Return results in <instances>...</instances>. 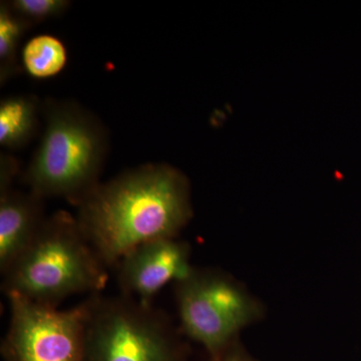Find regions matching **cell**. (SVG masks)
Returning a JSON list of instances; mask_svg holds the SVG:
<instances>
[{
  "mask_svg": "<svg viewBox=\"0 0 361 361\" xmlns=\"http://www.w3.org/2000/svg\"><path fill=\"white\" fill-rule=\"evenodd\" d=\"M192 215L186 176L169 164L151 163L102 182L78 207L75 218L111 269L142 244L177 237Z\"/></svg>",
  "mask_w": 361,
  "mask_h": 361,
  "instance_id": "6da1fadb",
  "label": "cell"
},
{
  "mask_svg": "<svg viewBox=\"0 0 361 361\" xmlns=\"http://www.w3.org/2000/svg\"><path fill=\"white\" fill-rule=\"evenodd\" d=\"M44 130L21 180L42 199L80 205L101 184L110 149L108 130L99 116L70 99L42 102Z\"/></svg>",
  "mask_w": 361,
  "mask_h": 361,
  "instance_id": "7a4b0ae2",
  "label": "cell"
},
{
  "mask_svg": "<svg viewBox=\"0 0 361 361\" xmlns=\"http://www.w3.org/2000/svg\"><path fill=\"white\" fill-rule=\"evenodd\" d=\"M109 268L94 250L75 216L59 210L47 216L32 243L6 273L2 292L59 307L68 297L101 294Z\"/></svg>",
  "mask_w": 361,
  "mask_h": 361,
  "instance_id": "3957f363",
  "label": "cell"
},
{
  "mask_svg": "<svg viewBox=\"0 0 361 361\" xmlns=\"http://www.w3.org/2000/svg\"><path fill=\"white\" fill-rule=\"evenodd\" d=\"M87 361H180L172 325L163 312L123 295H90Z\"/></svg>",
  "mask_w": 361,
  "mask_h": 361,
  "instance_id": "277c9868",
  "label": "cell"
},
{
  "mask_svg": "<svg viewBox=\"0 0 361 361\" xmlns=\"http://www.w3.org/2000/svg\"><path fill=\"white\" fill-rule=\"evenodd\" d=\"M11 319L1 341L4 361H87L90 296L68 310L7 296Z\"/></svg>",
  "mask_w": 361,
  "mask_h": 361,
  "instance_id": "5b68a950",
  "label": "cell"
},
{
  "mask_svg": "<svg viewBox=\"0 0 361 361\" xmlns=\"http://www.w3.org/2000/svg\"><path fill=\"white\" fill-rule=\"evenodd\" d=\"M183 331L213 356L227 348L235 334L254 317L253 304L227 278L193 270L177 283Z\"/></svg>",
  "mask_w": 361,
  "mask_h": 361,
  "instance_id": "8992f818",
  "label": "cell"
},
{
  "mask_svg": "<svg viewBox=\"0 0 361 361\" xmlns=\"http://www.w3.org/2000/svg\"><path fill=\"white\" fill-rule=\"evenodd\" d=\"M115 269L121 295L153 305V299L170 282L183 281L193 272L189 247L174 238L153 240L123 256Z\"/></svg>",
  "mask_w": 361,
  "mask_h": 361,
  "instance_id": "52a82bcc",
  "label": "cell"
},
{
  "mask_svg": "<svg viewBox=\"0 0 361 361\" xmlns=\"http://www.w3.org/2000/svg\"><path fill=\"white\" fill-rule=\"evenodd\" d=\"M44 199L28 190L0 191V272L25 253L47 220Z\"/></svg>",
  "mask_w": 361,
  "mask_h": 361,
  "instance_id": "ba28073f",
  "label": "cell"
},
{
  "mask_svg": "<svg viewBox=\"0 0 361 361\" xmlns=\"http://www.w3.org/2000/svg\"><path fill=\"white\" fill-rule=\"evenodd\" d=\"M42 102L33 94H16L0 102V145L8 149L25 148L39 132Z\"/></svg>",
  "mask_w": 361,
  "mask_h": 361,
  "instance_id": "9c48e42d",
  "label": "cell"
},
{
  "mask_svg": "<svg viewBox=\"0 0 361 361\" xmlns=\"http://www.w3.org/2000/svg\"><path fill=\"white\" fill-rule=\"evenodd\" d=\"M68 49L63 40L52 35L32 37L21 49L23 70L30 77L45 80L59 75L68 63Z\"/></svg>",
  "mask_w": 361,
  "mask_h": 361,
  "instance_id": "30bf717a",
  "label": "cell"
},
{
  "mask_svg": "<svg viewBox=\"0 0 361 361\" xmlns=\"http://www.w3.org/2000/svg\"><path fill=\"white\" fill-rule=\"evenodd\" d=\"M30 25L11 11L8 1L0 2V85L20 75V42Z\"/></svg>",
  "mask_w": 361,
  "mask_h": 361,
  "instance_id": "8fae6325",
  "label": "cell"
},
{
  "mask_svg": "<svg viewBox=\"0 0 361 361\" xmlns=\"http://www.w3.org/2000/svg\"><path fill=\"white\" fill-rule=\"evenodd\" d=\"M68 0H11V11L30 27L44 21L59 18L70 8Z\"/></svg>",
  "mask_w": 361,
  "mask_h": 361,
  "instance_id": "7c38bea8",
  "label": "cell"
},
{
  "mask_svg": "<svg viewBox=\"0 0 361 361\" xmlns=\"http://www.w3.org/2000/svg\"><path fill=\"white\" fill-rule=\"evenodd\" d=\"M20 164L13 156L1 154L0 157V191L13 187L14 180L20 176Z\"/></svg>",
  "mask_w": 361,
  "mask_h": 361,
  "instance_id": "4fadbf2b",
  "label": "cell"
},
{
  "mask_svg": "<svg viewBox=\"0 0 361 361\" xmlns=\"http://www.w3.org/2000/svg\"><path fill=\"white\" fill-rule=\"evenodd\" d=\"M215 361H248L245 357L237 353H224V350L219 355L214 356Z\"/></svg>",
  "mask_w": 361,
  "mask_h": 361,
  "instance_id": "5bb4252c",
  "label": "cell"
}]
</instances>
